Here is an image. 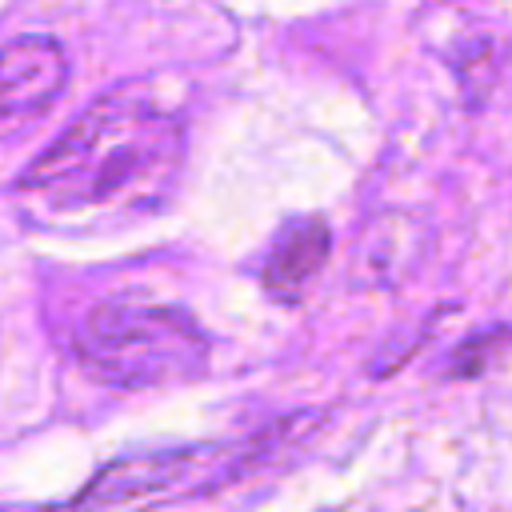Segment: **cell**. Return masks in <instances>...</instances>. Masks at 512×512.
Returning a JSON list of instances; mask_svg holds the SVG:
<instances>
[{
    "label": "cell",
    "instance_id": "277c9868",
    "mask_svg": "<svg viewBox=\"0 0 512 512\" xmlns=\"http://www.w3.org/2000/svg\"><path fill=\"white\" fill-rule=\"evenodd\" d=\"M196 468V452H148V456H124L108 464L80 496L76 504H144L164 496L168 488L184 484V476Z\"/></svg>",
    "mask_w": 512,
    "mask_h": 512
},
{
    "label": "cell",
    "instance_id": "5b68a950",
    "mask_svg": "<svg viewBox=\"0 0 512 512\" xmlns=\"http://www.w3.org/2000/svg\"><path fill=\"white\" fill-rule=\"evenodd\" d=\"M328 224L324 220H292L280 228V236L272 240L268 256H264V288L276 300H296L308 280L324 268L328 260Z\"/></svg>",
    "mask_w": 512,
    "mask_h": 512
},
{
    "label": "cell",
    "instance_id": "6da1fadb",
    "mask_svg": "<svg viewBox=\"0 0 512 512\" xmlns=\"http://www.w3.org/2000/svg\"><path fill=\"white\" fill-rule=\"evenodd\" d=\"M184 160V128L144 96L116 92L80 112L20 176L16 196L48 216L156 208Z\"/></svg>",
    "mask_w": 512,
    "mask_h": 512
},
{
    "label": "cell",
    "instance_id": "3957f363",
    "mask_svg": "<svg viewBox=\"0 0 512 512\" xmlns=\"http://www.w3.org/2000/svg\"><path fill=\"white\" fill-rule=\"evenodd\" d=\"M68 84V56L48 36H16L0 44V140L24 136Z\"/></svg>",
    "mask_w": 512,
    "mask_h": 512
},
{
    "label": "cell",
    "instance_id": "7a4b0ae2",
    "mask_svg": "<svg viewBox=\"0 0 512 512\" xmlns=\"http://www.w3.org/2000/svg\"><path fill=\"white\" fill-rule=\"evenodd\" d=\"M72 352L96 384L136 392L192 384L212 364V344L184 308L144 300L96 304L76 324Z\"/></svg>",
    "mask_w": 512,
    "mask_h": 512
}]
</instances>
